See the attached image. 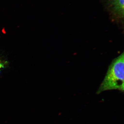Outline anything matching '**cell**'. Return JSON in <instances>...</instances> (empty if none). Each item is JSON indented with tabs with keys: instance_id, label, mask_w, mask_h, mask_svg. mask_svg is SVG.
Instances as JSON below:
<instances>
[{
	"instance_id": "1",
	"label": "cell",
	"mask_w": 124,
	"mask_h": 124,
	"mask_svg": "<svg viewBox=\"0 0 124 124\" xmlns=\"http://www.w3.org/2000/svg\"><path fill=\"white\" fill-rule=\"evenodd\" d=\"M124 53L111 62L104 79L97 91V94L107 90L124 91Z\"/></svg>"
},
{
	"instance_id": "2",
	"label": "cell",
	"mask_w": 124,
	"mask_h": 124,
	"mask_svg": "<svg viewBox=\"0 0 124 124\" xmlns=\"http://www.w3.org/2000/svg\"><path fill=\"white\" fill-rule=\"evenodd\" d=\"M104 8L114 22L123 25L124 22V0H102Z\"/></svg>"
},
{
	"instance_id": "3",
	"label": "cell",
	"mask_w": 124,
	"mask_h": 124,
	"mask_svg": "<svg viewBox=\"0 0 124 124\" xmlns=\"http://www.w3.org/2000/svg\"><path fill=\"white\" fill-rule=\"evenodd\" d=\"M8 64V62L0 58V71L6 67Z\"/></svg>"
}]
</instances>
